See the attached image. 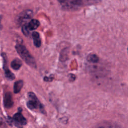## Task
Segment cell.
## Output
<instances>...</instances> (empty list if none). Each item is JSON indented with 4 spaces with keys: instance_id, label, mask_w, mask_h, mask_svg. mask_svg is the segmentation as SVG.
I'll list each match as a JSON object with an SVG mask.
<instances>
[{
    "instance_id": "obj_13",
    "label": "cell",
    "mask_w": 128,
    "mask_h": 128,
    "mask_svg": "<svg viewBox=\"0 0 128 128\" xmlns=\"http://www.w3.org/2000/svg\"><path fill=\"white\" fill-rule=\"evenodd\" d=\"M22 31L23 33V34L26 36H28L30 32V31L28 30V28L26 24H24L22 25Z\"/></svg>"
},
{
    "instance_id": "obj_12",
    "label": "cell",
    "mask_w": 128,
    "mask_h": 128,
    "mask_svg": "<svg viewBox=\"0 0 128 128\" xmlns=\"http://www.w3.org/2000/svg\"><path fill=\"white\" fill-rule=\"evenodd\" d=\"M82 1L84 6L97 4L100 2V0H82Z\"/></svg>"
},
{
    "instance_id": "obj_10",
    "label": "cell",
    "mask_w": 128,
    "mask_h": 128,
    "mask_svg": "<svg viewBox=\"0 0 128 128\" xmlns=\"http://www.w3.org/2000/svg\"><path fill=\"white\" fill-rule=\"evenodd\" d=\"M98 57L95 54H90L87 57L88 62L92 63H96L98 62Z\"/></svg>"
},
{
    "instance_id": "obj_3",
    "label": "cell",
    "mask_w": 128,
    "mask_h": 128,
    "mask_svg": "<svg viewBox=\"0 0 128 128\" xmlns=\"http://www.w3.org/2000/svg\"><path fill=\"white\" fill-rule=\"evenodd\" d=\"M33 16V12L30 10H26L21 12L17 18L18 22L20 24L26 22L28 20L31 18Z\"/></svg>"
},
{
    "instance_id": "obj_5",
    "label": "cell",
    "mask_w": 128,
    "mask_h": 128,
    "mask_svg": "<svg viewBox=\"0 0 128 128\" xmlns=\"http://www.w3.org/2000/svg\"><path fill=\"white\" fill-rule=\"evenodd\" d=\"M4 106L6 108H9L12 106L14 102L12 100V94L10 92H6L4 96Z\"/></svg>"
},
{
    "instance_id": "obj_9",
    "label": "cell",
    "mask_w": 128,
    "mask_h": 128,
    "mask_svg": "<svg viewBox=\"0 0 128 128\" xmlns=\"http://www.w3.org/2000/svg\"><path fill=\"white\" fill-rule=\"evenodd\" d=\"M24 85V82L22 80H19L16 82L14 86V92L15 94L19 92L22 88Z\"/></svg>"
},
{
    "instance_id": "obj_11",
    "label": "cell",
    "mask_w": 128,
    "mask_h": 128,
    "mask_svg": "<svg viewBox=\"0 0 128 128\" xmlns=\"http://www.w3.org/2000/svg\"><path fill=\"white\" fill-rule=\"evenodd\" d=\"M4 69L5 70V76L7 78L10 80H13L15 78L14 74L11 71L9 70L8 68H4Z\"/></svg>"
},
{
    "instance_id": "obj_14",
    "label": "cell",
    "mask_w": 128,
    "mask_h": 128,
    "mask_svg": "<svg viewBox=\"0 0 128 128\" xmlns=\"http://www.w3.org/2000/svg\"><path fill=\"white\" fill-rule=\"evenodd\" d=\"M1 18H1V16H0V20H1Z\"/></svg>"
},
{
    "instance_id": "obj_2",
    "label": "cell",
    "mask_w": 128,
    "mask_h": 128,
    "mask_svg": "<svg viewBox=\"0 0 128 128\" xmlns=\"http://www.w3.org/2000/svg\"><path fill=\"white\" fill-rule=\"evenodd\" d=\"M28 95L30 100L26 103L28 108L32 110L39 109L40 112L44 113V106L39 101L36 94L32 92H29Z\"/></svg>"
},
{
    "instance_id": "obj_1",
    "label": "cell",
    "mask_w": 128,
    "mask_h": 128,
    "mask_svg": "<svg viewBox=\"0 0 128 128\" xmlns=\"http://www.w3.org/2000/svg\"><path fill=\"white\" fill-rule=\"evenodd\" d=\"M16 49L18 54L27 64L31 68H36V64L34 58L24 46L20 44H17L16 46Z\"/></svg>"
},
{
    "instance_id": "obj_4",
    "label": "cell",
    "mask_w": 128,
    "mask_h": 128,
    "mask_svg": "<svg viewBox=\"0 0 128 128\" xmlns=\"http://www.w3.org/2000/svg\"><path fill=\"white\" fill-rule=\"evenodd\" d=\"M13 123L18 126V125H26L27 123L26 118L22 116L20 112L15 114L12 118Z\"/></svg>"
},
{
    "instance_id": "obj_8",
    "label": "cell",
    "mask_w": 128,
    "mask_h": 128,
    "mask_svg": "<svg viewBox=\"0 0 128 128\" xmlns=\"http://www.w3.org/2000/svg\"><path fill=\"white\" fill-rule=\"evenodd\" d=\"M22 66V62L19 58H16L14 59L11 62V67L15 70L20 68Z\"/></svg>"
},
{
    "instance_id": "obj_7",
    "label": "cell",
    "mask_w": 128,
    "mask_h": 128,
    "mask_svg": "<svg viewBox=\"0 0 128 128\" xmlns=\"http://www.w3.org/2000/svg\"><path fill=\"white\" fill-rule=\"evenodd\" d=\"M32 37L35 46H36V48L40 47L41 46V40L40 38V36L39 33L37 32H32Z\"/></svg>"
},
{
    "instance_id": "obj_6",
    "label": "cell",
    "mask_w": 128,
    "mask_h": 128,
    "mask_svg": "<svg viewBox=\"0 0 128 128\" xmlns=\"http://www.w3.org/2000/svg\"><path fill=\"white\" fill-rule=\"evenodd\" d=\"M26 26L30 31L36 30L40 26V22L36 19H32L28 23H26Z\"/></svg>"
}]
</instances>
